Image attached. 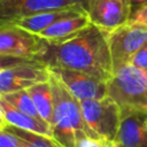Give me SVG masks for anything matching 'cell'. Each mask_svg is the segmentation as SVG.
Instances as JSON below:
<instances>
[{"instance_id": "7a4b0ae2", "label": "cell", "mask_w": 147, "mask_h": 147, "mask_svg": "<svg viewBox=\"0 0 147 147\" xmlns=\"http://www.w3.org/2000/svg\"><path fill=\"white\" fill-rule=\"evenodd\" d=\"M49 80L54 95V110L51 124L52 138L62 147H75L77 133L85 132L92 137L83 118L80 101L52 72Z\"/></svg>"}, {"instance_id": "3957f363", "label": "cell", "mask_w": 147, "mask_h": 147, "mask_svg": "<svg viewBox=\"0 0 147 147\" xmlns=\"http://www.w3.org/2000/svg\"><path fill=\"white\" fill-rule=\"evenodd\" d=\"M107 95L121 110H147V74L132 64L116 70L107 82Z\"/></svg>"}, {"instance_id": "5bb4252c", "label": "cell", "mask_w": 147, "mask_h": 147, "mask_svg": "<svg viewBox=\"0 0 147 147\" xmlns=\"http://www.w3.org/2000/svg\"><path fill=\"white\" fill-rule=\"evenodd\" d=\"M0 102L3 108L5 117H6L8 125L52 138V126L47 122H45L41 118L26 115L17 109H15L14 107H11L9 103H7L2 99H0Z\"/></svg>"}, {"instance_id": "44dd1931", "label": "cell", "mask_w": 147, "mask_h": 147, "mask_svg": "<svg viewBox=\"0 0 147 147\" xmlns=\"http://www.w3.org/2000/svg\"><path fill=\"white\" fill-rule=\"evenodd\" d=\"M0 147H21L15 134L7 130H0Z\"/></svg>"}, {"instance_id": "cb8c5ba5", "label": "cell", "mask_w": 147, "mask_h": 147, "mask_svg": "<svg viewBox=\"0 0 147 147\" xmlns=\"http://www.w3.org/2000/svg\"><path fill=\"white\" fill-rule=\"evenodd\" d=\"M131 1H132V5L133 6H137L136 8H138V7L144 6V5L147 3V0H131Z\"/></svg>"}, {"instance_id": "8fae6325", "label": "cell", "mask_w": 147, "mask_h": 147, "mask_svg": "<svg viewBox=\"0 0 147 147\" xmlns=\"http://www.w3.org/2000/svg\"><path fill=\"white\" fill-rule=\"evenodd\" d=\"M114 147H147V110H121Z\"/></svg>"}, {"instance_id": "484cf974", "label": "cell", "mask_w": 147, "mask_h": 147, "mask_svg": "<svg viewBox=\"0 0 147 147\" xmlns=\"http://www.w3.org/2000/svg\"><path fill=\"white\" fill-rule=\"evenodd\" d=\"M146 74H147V70H146Z\"/></svg>"}, {"instance_id": "6da1fadb", "label": "cell", "mask_w": 147, "mask_h": 147, "mask_svg": "<svg viewBox=\"0 0 147 147\" xmlns=\"http://www.w3.org/2000/svg\"><path fill=\"white\" fill-rule=\"evenodd\" d=\"M38 61L48 68L80 71L103 82H108L114 74L107 33L93 24L65 41L47 44Z\"/></svg>"}, {"instance_id": "9c48e42d", "label": "cell", "mask_w": 147, "mask_h": 147, "mask_svg": "<svg viewBox=\"0 0 147 147\" xmlns=\"http://www.w3.org/2000/svg\"><path fill=\"white\" fill-rule=\"evenodd\" d=\"M84 8L86 0H5L0 2V25L47 10Z\"/></svg>"}, {"instance_id": "52a82bcc", "label": "cell", "mask_w": 147, "mask_h": 147, "mask_svg": "<svg viewBox=\"0 0 147 147\" xmlns=\"http://www.w3.org/2000/svg\"><path fill=\"white\" fill-rule=\"evenodd\" d=\"M132 11L131 0H86L91 24L106 33L127 24Z\"/></svg>"}, {"instance_id": "ba28073f", "label": "cell", "mask_w": 147, "mask_h": 147, "mask_svg": "<svg viewBox=\"0 0 147 147\" xmlns=\"http://www.w3.org/2000/svg\"><path fill=\"white\" fill-rule=\"evenodd\" d=\"M114 72L130 64L134 54L147 40V29L125 24L107 33Z\"/></svg>"}, {"instance_id": "e0dca14e", "label": "cell", "mask_w": 147, "mask_h": 147, "mask_svg": "<svg viewBox=\"0 0 147 147\" xmlns=\"http://www.w3.org/2000/svg\"><path fill=\"white\" fill-rule=\"evenodd\" d=\"M0 99L5 100L7 103H9L11 107H14L15 109L33 116V117H39L38 111L34 107V103L32 101V98L30 95V93L28 92V90H22V91H17V92H13V93H8L6 95L0 96Z\"/></svg>"}, {"instance_id": "ac0fdd59", "label": "cell", "mask_w": 147, "mask_h": 147, "mask_svg": "<svg viewBox=\"0 0 147 147\" xmlns=\"http://www.w3.org/2000/svg\"><path fill=\"white\" fill-rule=\"evenodd\" d=\"M75 147H114V146L111 142L91 137L85 132H79L76 136Z\"/></svg>"}, {"instance_id": "603a6c76", "label": "cell", "mask_w": 147, "mask_h": 147, "mask_svg": "<svg viewBox=\"0 0 147 147\" xmlns=\"http://www.w3.org/2000/svg\"><path fill=\"white\" fill-rule=\"evenodd\" d=\"M8 126L7 124V121H6V117H5V113H3V108L1 106V102H0V130H3Z\"/></svg>"}, {"instance_id": "d6986e66", "label": "cell", "mask_w": 147, "mask_h": 147, "mask_svg": "<svg viewBox=\"0 0 147 147\" xmlns=\"http://www.w3.org/2000/svg\"><path fill=\"white\" fill-rule=\"evenodd\" d=\"M127 24L147 29V3L144 6H140L138 8H134V10L132 11V14L130 16Z\"/></svg>"}, {"instance_id": "277c9868", "label": "cell", "mask_w": 147, "mask_h": 147, "mask_svg": "<svg viewBox=\"0 0 147 147\" xmlns=\"http://www.w3.org/2000/svg\"><path fill=\"white\" fill-rule=\"evenodd\" d=\"M84 122L94 138L114 142L119 123L121 108L108 95L102 99H91L80 101Z\"/></svg>"}, {"instance_id": "30bf717a", "label": "cell", "mask_w": 147, "mask_h": 147, "mask_svg": "<svg viewBox=\"0 0 147 147\" xmlns=\"http://www.w3.org/2000/svg\"><path fill=\"white\" fill-rule=\"evenodd\" d=\"M49 70L78 101L107 96V82L70 69L49 68Z\"/></svg>"}, {"instance_id": "2e32d148", "label": "cell", "mask_w": 147, "mask_h": 147, "mask_svg": "<svg viewBox=\"0 0 147 147\" xmlns=\"http://www.w3.org/2000/svg\"><path fill=\"white\" fill-rule=\"evenodd\" d=\"M5 130L17 137L21 147H62L56 140L47 136L22 130L11 125H8Z\"/></svg>"}, {"instance_id": "5b68a950", "label": "cell", "mask_w": 147, "mask_h": 147, "mask_svg": "<svg viewBox=\"0 0 147 147\" xmlns=\"http://www.w3.org/2000/svg\"><path fill=\"white\" fill-rule=\"evenodd\" d=\"M46 47L47 42L34 33L11 23L0 25V55L2 56L38 61Z\"/></svg>"}, {"instance_id": "8992f818", "label": "cell", "mask_w": 147, "mask_h": 147, "mask_svg": "<svg viewBox=\"0 0 147 147\" xmlns=\"http://www.w3.org/2000/svg\"><path fill=\"white\" fill-rule=\"evenodd\" d=\"M49 68L37 60L6 68L0 70V96L28 90L36 84L49 80Z\"/></svg>"}, {"instance_id": "7c38bea8", "label": "cell", "mask_w": 147, "mask_h": 147, "mask_svg": "<svg viewBox=\"0 0 147 147\" xmlns=\"http://www.w3.org/2000/svg\"><path fill=\"white\" fill-rule=\"evenodd\" d=\"M90 24L91 22L88 15L86 10H84L56 21L37 36H39L47 44H59L75 37Z\"/></svg>"}, {"instance_id": "7402d4cb", "label": "cell", "mask_w": 147, "mask_h": 147, "mask_svg": "<svg viewBox=\"0 0 147 147\" xmlns=\"http://www.w3.org/2000/svg\"><path fill=\"white\" fill-rule=\"evenodd\" d=\"M26 61H31V60H25V59H17V57H9V56H2L0 55V70H3L6 68L26 62Z\"/></svg>"}, {"instance_id": "9a60e30c", "label": "cell", "mask_w": 147, "mask_h": 147, "mask_svg": "<svg viewBox=\"0 0 147 147\" xmlns=\"http://www.w3.org/2000/svg\"><path fill=\"white\" fill-rule=\"evenodd\" d=\"M28 92L32 98V101L34 103L39 117L51 125L53 119V110H54V95H53L51 80L36 84L30 88H28Z\"/></svg>"}, {"instance_id": "4fadbf2b", "label": "cell", "mask_w": 147, "mask_h": 147, "mask_svg": "<svg viewBox=\"0 0 147 147\" xmlns=\"http://www.w3.org/2000/svg\"><path fill=\"white\" fill-rule=\"evenodd\" d=\"M84 10H86V9H84V8H65V9L47 10V11H41V13H37V14L20 18L17 21L13 22L11 24H15L31 33L39 34L41 31L49 28L56 21H59L65 16L76 14V13L84 11Z\"/></svg>"}, {"instance_id": "d4e9b609", "label": "cell", "mask_w": 147, "mask_h": 147, "mask_svg": "<svg viewBox=\"0 0 147 147\" xmlns=\"http://www.w3.org/2000/svg\"><path fill=\"white\" fill-rule=\"evenodd\" d=\"M1 1H5V0H0V2H1Z\"/></svg>"}, {"instance_id": "ffe728a7", "label": "cell", "mask_w": 147, "mask_h": 147, "mask_svg": "<svg viewBox=\"0 0 147 147\" xmlns=\"http://www.w3.org/2000/svg\"><path fill=\"white\" fill-rule=\"evenodd\" d=\"M130 64H132V65H134L141 70H145V71L147 70V40L139 48V51L134 54Z\"/></svg>"}]
</instances>
